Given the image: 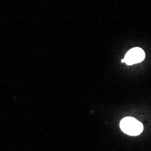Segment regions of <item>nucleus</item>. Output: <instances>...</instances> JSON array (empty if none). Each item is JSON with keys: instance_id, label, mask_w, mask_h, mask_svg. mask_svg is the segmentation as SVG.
Wrapping results in <instances>:
<instances>
[{"instance_id": "nucleus-2", "label": "nucleus", "mask_w": 151, "mask_h": 151, "mask_svg": "<svg viewBox=\"0 0 151 151\" xmlns=\"http://www.w3.org/2000/svg\"><path fill=\"white\" fill-rule=\"evenodd\" d=\"M145 59V52L139 48V47H135L130 49L122 60V62L126 63L128 65H132L135 63H139L142 62Z\"/></svg>"}, {"instance_id": "nucleus-1", "label": "nucleus", "mask_w": 151, "mask_h": 151, "mask_svg": "<svg viewBox=\"0 0 151 151\" xmlns=\"http://www.w3.org/2000/svg\"><path fill=\"white\" fill-rule=\"evenodd\" d=\"M120 129L121 130L131 136L139 135L143 130V125L141 123L134 118L127 117L124 118L120 121Z\"/></svg>"}]
</instances>
